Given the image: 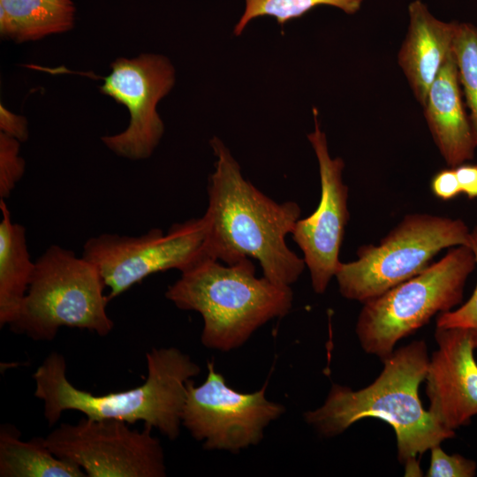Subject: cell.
I'll return each mask as SVG.
<instances>
[{
	"label": "cell",
	"mask_w": 477,
	"mask_h": 477,
	"mask_svg": "<svg viewBox=\"0 0 477 477\" xmlns=\"http://www.w3.org/2000/svg\"><path fill=\"white\" fill-rule=\"evenodd\" d=\"M454 169L461 193L469 199L477 198V165L465 163Z\"/></svg>",
	"instance_id": "cell-26"
},
{
	"label": "cell",
	"mask_w": 477,
	"mask_h": 477,
	"mask_svg": "<svg viewBox=\"0 0 477 477\" xmlns=\"http://www.w3.org/2000/svg\"><path fill=\"white\" fill-rule=\"evenodd\" d=\"M165 297L179 309L200 313L201 343L223 352L240 347L261 326L284 316L293 300L291 287L257 277L251 258L232 265L204 260L181 273Z\"/></svg>",
	"instance_id": "cell-4"
},
{
	"label": "cell",
	"mask_w": 477,
	"mask_h": 477,
	"mask_svg": "<svg viewBox=\"0 0 477 477\" xmlns=\"http://www.w3.org/2000/svg\"><path fill=\"white\" fill-rule=\"evenodd\" d=\"M1 132L17 139L20 142L27 140L28 130L26 120L22 116H18L1 105L0 110Z\"/></svg>",
	"instance_id": "cell-25"
},
{
	"label": "cell",
	"mask_w": 477,
	"mask_h": 477,
	"mask_svg": "<svg viewBox=\"0 0 477 477\" xmlns=\"http://www.w3.org/2000/svg\"><path fill=\"white\" fill-rule=\"evenodd\" d=\"M0 476L85 477L87 474L77 465L53 454L46 445L45 438L35 437L24 442L13 427L2 426Z\"/></svg>",
	"instance_id": "cell-18"
},
{
	"label": "cell",
	"mask_w": 477,
	"mask_h": 477,
	"mask_svg": "<svg viewBox=\"0 0 477 477\" xmlns=\"http://www.w3.org/2000/svg\"><path fill=\"white\" fill-rule=\"evenodd\" d=\"M365 0H245L244 11L234 26L239 36L247 25L261 17H273L282 27L290 20L299 19L318 6L337 8L346 14L357 13Z\"/></svg>",
	"instance_id": "cell-19"
},
{
	"label": "cell",
	"mask_w": 477,
	"mask_h": 477,
	"mask_svg": "<svg viewBox=\"0 0 477 477\" xmlns=\"http://www.w3.org/2000/svg\"><path fill=\"white\" fill-rule=\"evenodd\" d=\"M0 325L11 324L18 315L30 286L35 261L26 243V227L13 223L5 200H0Z\"/></svg>",
	"instance_id": "cell-16"
},
{
	"label": "cell",
	"mask_w": 477,
	"mask_h": 477,
	"mask_svg": "<svg viewBox=\"0 0 477 477\" xmlns=\"http://www.w3.org/2000/svg\"><path fill=\"white\" fill-rule=\"evenodd\" d=\"M151 429L146 424L138 430L125 421L86 417L76 424L62 423L45 443L89 477H163V448Z\"/></svg>",
	"instance_id": "cell-9"
},
{
	"label": "cell",
	"mask_w": 477,
	"mask_h": 477,
	"mask_svg": "<svg viewBox=\"0 0 477 477\" xmlns=\"http://www.w3.org/2000/svg\"><path fill=\"white\" fill-rule=\"evenodd\" d=\"M204 218L174 223L166 233L153 228L140 236L102 233L87 239L82 257L98 269L110 299L143 279L169 269L186 272L209 259Z\"/></svg>",
	"instance_id": "cell-8"
},
{
	"label": "cell",
	"mask_w": 477,
	"mask_h": 477,
	"mask_svg": "<svg viewBox=\"0 0 477 477\" xmlns=\"http://www.w3.org/2000/svg\"><path fill=\"white\" fill-rule=\"evenodd\" d=\"M174 84L175 69L162 55L141 54L112 62L110 72L100 88L102 94L127 108L130 122L125 131L102 137L103 144L116 155L130 160L151 156L164 132L156 106Z\"/></svg>",
	"instance_id": "cell-11"
},
{
	"label": "cell",
	"mask_w": 477,
	"mask_h": 477,
	"mask_svg": "<svg viewBox=\"0 0 477 477\" xmlns=\"http://www.w3.org/2000/svg\"><path fill=\"white\" fill-rule=\"evenodd\" d=\"M313 114L314 129L307 139L318 162L321 197L317 208L306 218H299L291 235L303 253L314 291L322 294L341 262L339 252L349 220L348 187L343 181L344 162L340 157H331L316 108Z\"/></svg>",
	"instance_id": "cell-12"
},
{
	"label": "cell",
	"mask_w": 477,
	"mask_h": 477,
	"mask_svg": "<svg viewBox=\"0 0 477 477\" xmlns=\"http://www.w3.org/2000/svg\"><path fill=\"white\" fill-rule=\"evenodd\" d=\"M476 267L468 246H458L437 262L364 304L356 323L362 349L382 360L398 342L424 326L437 313L452 310Z\"/></svg>",
	"instance_id": "cell-6"
},
{
	"label": "cell",
	"mask_w": 477,
	"mask_h": 477,
	"mask_svg": "<svg viewBox=\"0 0 477 477\" xmlns=\"http://www.w3.org/2000/svg\"><path fill=\"white\" fill-rule=\"evenodd\" d=\"M209 144L216 156L208 184V203L202 217L207 226L205 253L209 259L232 265L252 258L262 276L291 287L306 267L289 248L286 237L300 218L294 201L276 202L246 179L238 163L218 138Z\"/></svg>",
	"instance_id": "cell-1"
},
{
	"label": "cell",
	"mask_w": 477,
	"mask_h": 477,
	"mask_svg": "<svg viewBox=\"0 0 477 477\" xmlns=\"http://www.w3.org/2000/svg\"><path fill=\"white\" fill-rule=\"evenodd\" d=\"M148 377L128 390L94 395L73 386L66 377L64 358L50 353L33 377L34 396L43 401L49 426L67 410L79 411L95 420H116L133 424L143 421L170 440L180 432L186 396V382L200 373V367L175 347L153 348L146 354Z\"/></svg>",
	"instance_id": "cell-3"
},
{
	"label": "cell",
	"mask_w": 477,
	"mask_h": 477,
	"mask_svg": "<svg viewBox=\"0 0 477 477\" xmlns=\"http://www.w3.org/2000/svg\"><path fill=\"white\" fill-rule=\"evenodd\" d=\"M97 268L73 251L49 246L36 260L34 276L11 329L34 340L51 341L59 328L108 335L114 322Z\"/></svg>",
	"instance_id": "cell-5"
},
{
	"label": "cell",
	"mask_w": 477,
	"mask_h": 477,
	"mask_svg": "<svg viewBox=\"0 0 477 477\" xmlns=\"http://www.w3.org/2000/svg\"><path fill=\"white\" fill-rule=\"evenodd\" d=\"M428 477H473L476 473V463L459 454L449 455L439 445L430 449Z\"/></svg>",
	"instance_id": "cell-23"
},
{
	"label": "cell",
	"mask_w": 477,
	"mask_h": 477,
	"mask_svg": "<svg viewBox=\"0 0 477 477\" xmlns=\"http://www.w3.org/2000/svg\"><path fill=\"white\" fill-rule=\"evenodd\" d=\"M470 246L474 254L477 267V225L471 231ZM436 327L456 328L466 330L477 349V284L470 299L458 309L440 313Z\"/></svg>",
	"instance_id": "cell-22"
},
{
	"label": "cell",
	"mask_w": 477,
	"mask_h": 477,
	"mask_svg": "<svg viewBox=\"0 0 477 477\" xmlns=\"http://www.w3.org/2000/svg\"><path fill=\"white\" fill-rule=\"evenodd\" d=\"M19 149V140L0 132V200L10 197L25 173L26 163Z\"/></svg>",
	"instance_id": "cell-21"
},
{
	"label": "cell",
	"mask_w": 477,
	"mask_h": 477,
	"mask_svg": "<svg viewBox=\"0 0 477 477\" xmlns=\"http://www.w3.org/2000/svg\"><path fill=\"white\" fill-rule=\"evenodd\" d=\"M205 382L195 386L186 382L182 425L206 450L238 452L258 444L265 428L280 417L285 408L265 397L267 382L253 393L236 391L208 361Z\"/></svg>",
	"instance_id": "cell-10"
},
{
	"label": "cell",
	"mask_w": 477,
	"mask_h": 477,
	"mask_svg": "<svg viewBox=\"0 0 477 477\" xmlns=\"http://www.w3.org/2000/svg\"><path fill=\"white\" fill-rule=\"evenodd\" d=\"M382 362V371L370 385L353 390L333 384L324 404L306 412L304 419L326 437L343 433L364 418L382 420L396 434L398 460L407 465L453 438L455 432L438 423L420 400L419 387L429 362L424 340L394 350Z\"/></svg>",
	"instance_id": "cell-2"
},
{
	"label": "cell",
	"mask_w": 477,
	"mask_h": 477,
	"mask_svg": "<svg viewBox=\"0 0 477 477\" xmlns=\"http://www.w3.org/2000/svg\"><path fill=\"white\" fill-rule=\"evenodd\" d=\"M453 51L477 146V26L471 23H457Z\"/></svg>",
	"instance_id": "cell-20"
},
{
	"label": "cell",
	"mask_w": 477,
	"mask_h": 477,
	"mask_svg": "<svg viewBox=\"0 0 477 477\" xmlns=\"http://www.w3.org/2000/svg\"><path fill=\"white\" fill-rule=\"evenodd\" d=\"M434 195L443 201L457 197L460 193L459 183L454 168H446L435 174L430 182Z\"/></svg>",
	"instance_id": "cell-24"
},
{
	"label": "cell",
	"mask_w": 477,
	"mask_h": 477,
	"mask_svg": "<svg viewBox=\"0 0 477 477\" xmlns=\"http://www.w3.org/2000/svg\"><path fill=\"white\" fill-rule=\"evenodd\" d=\"M438 348L429 359L426 375L428 411L444 428L468 425L477 414V362L466 330L436 327Z\"/></svg>",
	"instance_id": "cell-13"
},
{
	"label": "cell",
	"mask_w": 477,
	"mask_h": 477,
	"mask_svg": "<svg viewBox=\"0 0 477 477\" xmlns=\"http://www.w3.org/2000/svg\"><path fill=\"white\" fill-rule=\"evenodd\" d=\"M470 242L461 219L407 215L378 245L361 246L356 260L340 262L335 275L339 292L365 303L420 273L441 250Z\"/></svg>",
	"instance_id": "cell-7"
},
{
	"label": "cell",
	"mask_w": 477,
	"mask_h": 477,
	"mask_svg": "<svg viewBox=\"0 0 477 477\" xmlns=\"http://www.w3.org/2000/svg\"><path fill=\"white\" fill-rule=\"evenodd\" d=\"M407 11L408 28L398 62L423 107L430 86L453 53L458 22L437 19L421 0L412 1Z\"/></svg>",
	"instance_id": "cell-14"
},
{
	"label": "cell",
	"mask_w": 477,
	"mask_h": 477,
	"mask_svg": "<svg viewBox=\"0 0 477 477\" xmlns=\"http://www.w3.org/2000/svg\"><path fill=\"white\" fill-rule=\"evenodd\" d=\"M422 108L433 140L447 165L454 168L472 160L477 146L463 102L454 51L430 86Z\"/></svg>",
	"instance_id": "cell-15"
},
{
	"label": "cell",
	"mask_w": 477,
	"mask_h": 477,
	"mask_svg": "<svg viewBox=\"0 0 477 477\" xmlns=\"http://www.w3.org/2000/svg\"><path fill=\"white\" fill-rule=\"evenodd\" d=\"M74 19L72 0H0V33L18 42L66 32Z\"/></svg>",
	"instance_id": "cell-17"
}]
</instances>
